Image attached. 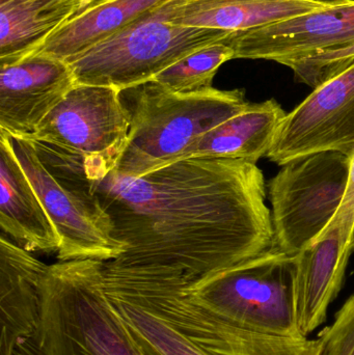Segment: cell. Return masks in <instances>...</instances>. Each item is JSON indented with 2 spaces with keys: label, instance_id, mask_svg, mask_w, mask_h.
<instances>
[{
  "label": "cell",
  "instance_id": "obj_15",
  "mask_svg": "<svg viewBox=\"0 0 354 355\" xmlns=\"http://www.w3.org/2000/svg\"><path fill=\"white\" fill-rule=\"evenodd\" d=\"M287 116L274 99L251 103L200 137L177 162L193 158L236 159L257 164L267 156Z\"/></svg>",
  "mask_w": 354,
  "mask_h": 355
},
{
  "label": "cell",
  "instance_id": "obj_10",
  "mask_svg": "<svg viewBox=\"0 0 354 355\" xmlns=\"http://www.w3.org/2000/svg\"><path fill=\"white\" fill-rule=\"evenodd\" d=\"M234 58L284 64L354 42V0H335L326 8L291 17L224 40Z\"/></svg>",
  "mask_w": 354,
  "mask_h": 355
},
{
  "label": "cell",
  "instance_id": "obj_22",
  "mask_svg": "<svg viewBox=\"0 0 354 355\" xmlns=\"http://www.w3.org/2000/svg\"><path fill=\"white\" fill-rule=\"evenodd\" d=\"M337 219H343L354 225V154L351 157V178H349L348 188H347L346 196L344 202L337 214Z\"/></svg>",
  "mask_w": 354,
  "mask_h": 355
},
{
  "label": "cell",
  "instance_id": "obj_8",
  "mask_svg": "<svg viewBox=\"0 0 354 355\" xmlns=\"http://www.w3.org/2000/svg\"><path fill=\"white\" fill-rule=\"evenodd\" d=\"M351 158L326 151L282 166L268 182L274 250L295 257L336 218L348 188Z\"/></svg>",
  "mask_w": 354,
  "mask_h": 355
},
{
  "label": "cell",
  "instance_id": "obj_23",
  "mask_svg": "<svg viewBox=\"0 0 354 355\" xmlns=\"http://www.w3.org/2000/svg\"><path fill=\"white\" fill-rule=\"evenodd\" d=\"M108 1V0H82L81 2L80 10L77 12L76 16H79L81 12H85V10H89V8H94V6H99V4L103 3V2ZM74 17V18H75Z\"/></svg>",
  "mask_w": 354,
  "mask_h": 355
},
{
  "label": "cell",
  "instance_id": "obj_18",
  "mask_svg": "<svg viewBox=\"0 0 354 355\" xmlns=\"http://www.w3.org/2000/svg\"><path fill=\"white\" fill-rule=\"evenodd\" d=\"M168 0H108L71 19L37 53L72 62Z\"/></svg>",
  "mask_w": 354,
  "mask_h": 355
},
{
  "label": "cell",
  "instance_id": "obj_25",
  "mask_svg": "<svg viewBox=\"0 0 354 355\" xmlns=\"http://www.w3.org/2000/svg\"><path fill=\"white\" fill-rule=\"evenodd\" d=\"M319 1H335V0H319Z\"/></svg>",
  "mask_w": 354,
  "mask_h": 355
},
{
  "label": "cell",
  "instance_id": "obj_12",
  "mask_svg": "<svg viewBox=\"0 0 354 355\" xmlns=\"http://www.w3.org/2000/svg\"><path fill=\"white\" fill-rule=\"evenodd\" d=\"M353 223L338 219L297 258V317L299 333L309 338L326 321L330 304L342 289Z\"/></svg>",
  "mask_w": 354,
  "mask_h": 355
},
{
  "label": "cell",
  "instance_id": "obj_9",
  "mask_svg": "<svg viewBox=\"0 0 354 355\" xmlns=\"http://www.w3.org/2000/svg\"><path fill=\"white\" fill-rule=\"evenodd\" d=\"M326 151L354 154V64L287 114L266 157L282 166Z\"/></svg>",
  "mask_w": 354,
  "mask_h": 355
},
{
  "label": "cell",
  "instance_id": "obj_3",
  "mask_svg": "<svg viewBox=\"0 0 354 355\" xmlns=\"http://www.w3.org/2000/svg\"><path fill=\"white\" fill-rule=\"evenodd\" d=\"M130 114L126 150L114 172L141 177L177 162L195 141L249 106L245 89L179 94L154 81L121 93Z\"/></svg>",
  "mask_w": 354,
  "mask_h": 355
},
{
  "label": "cell",
  "instance_id": "obj_24",
  "mask_svg": "<svg viewBox=\"0 0 354 355\" xmlns=\"http://www.w3.org/2000/svg\"><path fill=\"white\" fill-rule=\"evenodd\" d=\"M351 252H354V225H353V235H351Z\"/></svg>",
  "mask_w": 354,
  "mask_h": 355
},
{
  "label": "cell",
  "instance_id": "obj_14",
  "mask_svg": "<svg viewBox=\"0 0 354 355\" xmlns=\"http://www.w3.org/2000/svg\"><path fill=\"white\" fill-rule=\"evenodd\" d=\"M48 266L2 233L0 237V355H14L37 322L42 281Z\"/></svg>",
  "mask_w": 354,
  "mask_h": 355
},
{
  "label": "cell",
  "instance_id": "obj_7",
  "mask_svg": "<svg viewBox=\"0 0 354 355\" xmlns=\"http://www.w3.org/2000/svg\"><path fill=\"white\" fill-rule=\"evenodd\" d=\"M12 137L15 155L53 223L60 262L109 261L126 246L114 236V223L83 175L33 141Z\"/></svg>",
  "mask_w": 354,
  "mask_h": 355
},
{
  "label": "cell",
  "instance_id": "obj_21",
  "mask_svg": "<svg viewBox=\"0 0 354 355\" xmlns=\"http://www.w3.org/2000/svg\"><path fill=\"white\" fill-rule=\"evenodd\" d=\"M319 355H354V294L335 315L332 324L322 329Z\"/></svg>",
  "mask_w": 354,
  "mask_h": 355
},
{
  "label": "cell",
  "instance_id": "obj_17",
  "mask_svg": "<svg viewBox=\"0 0 354 355\" xmlns=\"http://www.w3.org/2000/svg\"><path fill=\"white\" fill-rule=\"evenodd\" d=\"M82 0H0V66L37 53L74 18Z\"/></svg>",
  "mask_w": 354,
  "mask_h": 355
},
{
  "label": "cell",
  "instance_id": "obj_6",
  "mask_svg": "<svg viewBox=\"0 0 354 355\" xmlns=\"http://www.w3.org/2000/svg\"><path fill=\"white\" fill-rule=\"evenodd\" d=\"M114 87L76 85L23 139L79 171L89 184L114 172L126 150L130 114Z\"/></svg>",
  "mask_w": 354,
  "mask_h": 355
},
{
  "label": "cell",
  "instance_id": "obj_2",
  "mask_svg": "<svg viewBox=\"0 0 354 355\" xmlns=\"http://www.w3.org/2000/svg\"><path fill=\"white\" fill-rule=\"evenodd\" d=\"M14 355H148L133 339L104 290L103 261L49 265L37 322Z\"/></svg>",
  "mask_w": 354,
  "mask_h": 355
},
{
  "label": "cell",
  "instance_id": "obj_1",
  "mask_svg": "<svg viewBox=\"0 0 354 355\" xmlns=\"http://www.w3.org/2000/svg\"><path fill=\"white\" fill-rule=\"evenodd\" d=\"M89 185L126 246L123 262L172 267L193 283L274 248L256 164L193 158L141 177L114 171Z\"/></svg>",
  "mask_w": 354,
  "mask_h": 355
},
{
  "label": "cell",
  "instance_id": "obj_11",
  "mask_svg": "<svg viewBox=\"0 0 354 355\" xmlns=\"http://www.w3.org/2000/svg\"><path fill=\"white\" fill-rule=\"evenodd\" d=\"M0 131L28 137L76 85L68 62L35 53L0 69Z\"/></svg>",
  "mask_w": 354,
  "mask_h": 355
},
{
  "label": "cell",
  "instance_id": "obj_16",
  "mask_svg": "<svg viewBox=\"0 0 354 355\" xmlns=\"http://www.w3.org/2000/svg\"><path fill=\"white\" fill-rule=\"evenodd\" d=\"M319 0H182L172 22L214 29L229 37L326 8Z\"/></svg>",
  "mask_w": 354,
  "mask_h": 355
},
{
  "label": "cell",
  "instance_id": "obj_13",
  "mask_svg": "<svg viewBox=\"0 0 354 355\" xmlns=\"http://www.w3.org/2000/svg\"><path fill=\"white\" fill-rule=\"evenodd\" d=\"M0 227L28 252H57L60 248L57 231L4 131H0Z\"/></svg>",
  "mask_w": 354,
  "mask_h": 355
},
{
  "label": "cell",
  "instance_id": "obj_20",
  "mask_svg": "<svg viewBox=\"0 0 354 355\" xmlns=\"http://www.w3.org/2000/svg\"><path fill=\"white\" fill-rule=\"evenodd\" d=\"M354 64V42L334 49L285 62L294 73L297 83L316 89Z\"/></svg>",
  "mask_w": 354,
  "mask_h": 355
},
{
  "label": "cell",
  "instance_id": "obj_19",
  "mask_svg": "<svg viewBox=\"0 0 354 355\" xmlns=\"http://www.w3.org/2000/svg\"><path fill=\"white\" fill-rule=\"evenodd\" d=\"M234 50L224 41L212 44L177 62L151 81L174 93L187 94L210 89L222 64L234 60Z\"/></svg>",
  "mask_w": 354,
  "mask_h": 355
},
{
  "label": "cell",
  "instance_id": "obj_5",
  "mask_svg": "<svg viewBox=\"0 0 354 355\" xmlns=\"http://www.w3.org/2000/svg\"><path fill=\"white\" fill-rule=\"evenodd\" d=\"M297 258L270 250L197 282L184 281L193 304L241 329L303 338L297 317Z\"/></svg>",
  "mask_w": 354,
  "mask_h": 355
},
{
  "label": "cell",
  "instance_id": "obj_4",
  "mask_svg": "<svg viewBox=\"0 0 354 355\" xmlns=\"http://www.w3.org/2000/svg\"><path fill=\"white\" fill-rule=\"evenodd\" d=\"M181 2L168 0L68 62L76 85L126 91L149 83L189 54L228 39L222 31L172 22Z\"/></svg>",
  "mask_w": 354,
  "mask_h": 355
}]
</instances>
